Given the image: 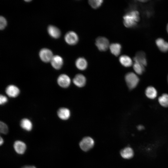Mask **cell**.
Segmentation results:
<instances>
[{"instance_id": "obj_1", "label": "cell", "mask_w": 168, "mask_h": 168, "mask_svg": "<svg viewBox=\"0 0 168 168\" xmlns=\"http://www.w3.org/2000/svg\"><path fill=\"white\" fill-rule=\"evenodd\" d=\"M123 23L125 27H135L139 20V13L136 10H132L125 14L123 16Z\"/></svg>"}, {"instance_id": "obj_2", "label": "cell", "mask_w": 168, "mask_h": 168, "mask_svg": "<svg viewBox=\"0 0 168 168\" xmlns=\"http://www.w3.org/2000/svg\"><path fill=\"white\" fill-rule=\"evenodd\" d=\"M125 79L127 85L130 90L135 88L138 85L139 79L134 73L129 72L125 76Z\"/></svg>"}, {"instance_id": "obj_3", "label": "cell", "mask_w": 168, "mask_h": 168, "mask_svg": "<svg viewBox=\"0 0 168 168\" xmlns=\"http://www.w3.org/2000/svg\"><path fill=\"white\" fill-rule=\"evenodd\" d=\"M94 143V141L92 138L89 137H86L81 141L79 143V146L82 150L87 152L93 147Z\"/></svg>"}, {"instance_id": "obj_4", "label": "cell", "mask_w": 168, "mask_h": 168, "mask_svg": "<svg viewBox=\"0 0 168 168\" xmlns=\"http://www.w3.org/2000/svg\"><path fill=\"white\" fill-rule=\"evenodd\" d=\"M95 44L98 49L101 51L106 50L110 46L108 40L104 37H98L96 40Z\"/></svg>"}, {"instance_id": "obj_5", "label": "cell", "mask_w": 168, "mask_h": 168, "mask_svg": "<svg viewBox=\"0 0 168 168\" xmlns=\"http://www.w3.org/2000/svg\"><path fill=\"white\" fill-rule=\"evenodd\" d=\"M39 55L41 60L45 63L50 62L54 56L52 51L46 48L41 49L39 52Z\"/></svg>"}, {"instance_id": "obj_6", "label": "cell", "mask_w": 168, "mask_h": 168, "mask_svg": "<svg viewBox=\"0 0 168 168\" xmlns=\"http://www.w3.org/2000/svg\"><path fill=\"white\" fill-rule=\"evenodd\" d=\"M64 39L68 44L74 45L77 43L79 38L76 33L73 31H69L65 34Z\"/></svg>"}, {"instance_id": "obj_7", "label": "cell", "mask_w": 168, "mask_h": 168, "mask_svg": "<svg viewBox=\"0 0 168 168\" xmlns=\"http://www.w3.org/2000/svg\"><path fill=\"white\" fill-rule=\"evenodd\" d=\"M58 84L61 87L66 88L68 87L71 83V79L66 74H62L57 78Z\"/></svg>"}, {"instance_id": "obj_8", "label": "cell", "mask_w": 168, "mask_h": 168, "mask_svg": "<svg viewBox=\"0 0 168 168\" xmlns=\"http://www.w3.org/2000/svg\"><path fill=\"white\" fill-rule=\"evenodd\" d=\"M5 91L7 94L10 97L15 98L19 94V88L15 85H10L6 88Z\"/></svg>"}, {"instance_id": "obj_9", "label": "cell", "mask_w": 168, "mask_h": 168, "mask_svg": "<svg viewBox=\"0 0 168 168\" xmlns=\"http://www.w3.org/2000/svg\"><path fill=\"white\" fill-rule=\"evenodd\" d=\"M50 62L52 67L57 70L61 68L63 63V58L58 55H54Z\"/></svg>"}, {"instance_id": "obj_10", "label": "cell", "mask_w": 168, "mask_h": 168, "mask_svg": "<svg viewBox=\"0 0 168 168\" xmlns=\"http://www.w3.org/2000/svg\"><path fill=\"white\" fill-rule=\"evenodd\" d=\"M135 62L141 64L143 65L146 66L147 65V61L145 53L142 51H139L136 53L135 56L133 58Z\"/></svg>"}, {"instance_id": "obj_11", "label": "cell", "mask_w": 168, "mask_h": 168, "mask_svg": "<svg viewBox=\"0 0 168 168\" xmlns=\"http://www.w3.org/2000/svg\"><path fill=\"white\" fill-rule=\"evenodd\" d=\"M120 153L121 157L126 159H130L134 155L133 150L129 147H125L121 149Z\"/></svg>"}, {"instance_id": "obj_12", "label": "cell", "mask_w": 168, "mask_h": 168, "mask_svg": "<svg viewBox=\"0 0 168 168\" xmlns=\"http://www.w3.org/2000/svg\"><path fill=\"white\" fill-rule=\"evenodd\" d=\"M14 149L16 152L19 154H22L26 149V145L23 142L19 140L16 141L13 145Z\"/></svg>"}, {"instance_id": "obj_13", "label": "cell", "mask_w": 168, "mask_h": 168, "mask_svg": "<svg viewBox=\"0 0 168 168\" xmlns=\"http://www.w3.org/2000/svg\"><path fill=\"white\" fill-rule=\"evenodd\" d=\"M86 81V79L85 77L81 74L76 75L73 80L74 84L79 87L84 86L85 85Z\"/></svg>"}, {"instance_id": "obj_14", "label": "cell", "mask_w": 168, "mask_h": 168, "mask_svg": "<svg viewBox=\"0 0 168 168\" xmlns=\"http://www.w3.org/2000/svg\"><path fill=\"white\" fill-rule=\"evenodd\" d=\"M58 117L63 120L68 119L70 116V111L68 108L62 107L59 108L57 111Z\"/></svg>"}, {"instance_id": "obj_15", "label": "cell", "mask_w": 168, "mask_h": 168, "mask_svg": "<svg viewBox=\"0 0 168 168\" xmlns=\"http://www.w3.org/2000/svg\"><path fill=\"white\" fill-rule=\"evenodd\" d=\"M49 35L54 38H58L61 35V31L57 27L53 25H49L47 28Z\"/></svg>"}, {"instance_id": "obj_16", "label": "cell", "mask_w": 168, "mask_h": 168, "mask_svg": "<svg viewBox=\"0 0 168 168\" xmlns=\"http://www.w3.org/2000/svg\"><path fill=\"white\" fill-rule=\"evenodd\" d=\"M156 44L161 51L166 52L168 51V42L161 38H157L156 40Z\"/></svg>"}, {"instance_id": "obj_17", "label": "cell", "mask_w": 168, "mask_h": 168, "mask_svg": "<svg viewBox=\"0 0 168 168\" xmlns=\"http://www.w3.org/2000/svg\"><path fill=\"white\" fill-rule=\"evenodd\" d=\"M75 65L78 69L83 70L87 68V62L86 60L84 58L80 57L76 60Z\"/></svg>"}, {"instance_id": "obj_18", "label": "cell", "mask_w": 168, "mask_h": 168, "mask_svg": "<svg viewBox=\"0 0 168 168\" xmlns=\"http://www.w3.org/2000/svg\"><path fill=\"white\" fill-rule=\"evenodd\" d=\"M119 61L120 63L126 67H130L132 65V61L131 58L128 56L123 55L119 58Z\"/></svg>"}, {"instance_id": "obj_19", "label": "cell", "mask_w": 168, "mask_h": 168, "mask_svg": "<svg viewBox=\"0 0 168 168\" xmlns=\"http://www.w3.org/2000/svg\"><path fill=\"white\" fill-rule=\"evenodd\" d=\"M145 94L147 97L153 99L156 97L157 91L154 87L150 86L147 87L146 89Z\"/></svg>"}, {"instance_id": "obj_20", "label": "cell", "mask_w": 168, "mask_h": 168, "mask_svg": "<svg viewBox=\"0 0 168 168\" xmlns=\"http://www.w3.org/2000/svg\"><path fill=\"white\" fill-rule=\"evenodd\" d=\"M21 127L27 131H30L32 128L33 125L31 121L28 119L24 118L21 121Z\"/></svg>"}, {"instance_id": "obj_21", "label": "cell", "mask_w": 168, "mask_h": 168, "mask_svg": "<svg viewBox=\"0 0 168 168\" xmlns=\"http://www.w3.org/2000/svg\"><path fill=\"white\" fill-rule=\"evenodd\" d=\"M109 47L111 53L114 55L118 56L120 54L121 49V46L119 44L112 43L110 45Z\"/></svg>"}, {"instance_id": "obj_22", "label": "cell", "mask_w": 168, "mask_h": 168, "mask_svg": "<svg viewBox=\"0 0 168 168\" xmlns=\"http://www.w3.org/2000/svg\"><path fill=\"white\" fill-rule=\"evenodd\" d=\"M158 100L159 104L163 107H168V94H163L159 97Z\"/></svg>"}, {"instance_id": "obj_23", "label": "cell", "mask_w": 168, "mask_h": 168, "mask_svg": "<svg viewBox=\"0 0 168 168\" xmlns=\"http://www.w3.org/2000/svg\"><path fill=\"white\" fill-rule=\"evenodd\" d=\"M133 68L138 74H142L145 71L144 66L139 63L135 62L133 65Z\"/></svg>"}, {"instance_id": "obj_24", "label": "cell", "mask_w": 168, "mask_h": 168, "mask_svg": "<svg viewBox=\"0 0 168 168\" xmlns=\"http://www.w3.org/2000/svg\"><path fill=\"white\" fill-rule=\"evenodd\" d=\"M103 2L101 0H90L88 2L90 5L94 9L99 7L102 4Z\"/></svg>"}, {"instance_id": "obj_25", "label": "cell", "mask_w": 168, "mask_h": 168, "mask_svg": "<svg viewBox=\"0 0 168 168\" xmlns=\"http://www.w3.org/2000/svg\"><path fill=\"white\" fill-rule=\"evenodd\" d=\"M0 131L1 133L6 134L8 132V128L7 124L3 122L0 123Z\"/></svg>"}, {"instance_id": "obj_26", "label": "cell", "mask_w": 168, "mask_h": 168, "mask_svg": "<svg viewBox=\"0 0 168 168\" xmlns=\"http://www.w3.org/2000/svg\"><path fill=\"white\" fill-rule=\"evenodd\" d=\"M7 21L6 18L2 16L0 17V30L3 29L7 25Z\"/></svg>"}, {"instance_id": "obj_27", "label": "cell", "mask_w": 168, "mask_h": 168, "mask_svg": "<svg viewBox=\"0 0 168 168\" xmlns=\"http://www.w3.org/2000/svg\"><path fill=\"white\" fill-rule=\"evenodd\" d=\"M8 101L7 97L3 95H1L0 96V104L1 105L6 103Z\"/></svg>"}, {"instance_id": "obj_28", "label": "cell", "mask_w": 168, "mask_h": 168, "mask_svg": "<svg viewBox=\"0 0 168 168\" xmlns=\"http://www.w3.org/2000/svg\"><path fill=\"white\" fill-rule=\"evenodd\" d=\"M137 128L138 129L139 131L142 130L144 128V127L143 126L141 125H138L137 126Z\"/></svg>"}, {"instance_id": "obj_29", "label": "cell", "mask_w": 168, "mask_h": 168, "mask_svg": "<svg viewBox=\"0 0 168 168\" xmlns=\"http://www.w3.org/2000/svg\"><path fill=\"white\" fill-rule=\"evenodd\" d=\"M22 168H36L35 166H26Z\"/></svg>"}, {"instance_id": "obj_30", "label": "cell", "mask_w": 168, "mask_h": 168, "mask_svg": "<svg viewBox=\"0 0 168 168\" xmlns=\"http://www.w3.org/2000/svg\"><path fill=\"white\" fill-rule=\"evenodd\" d=\"M3 139L1 137H0V145H2V144H3Z\"/></svg>"}, {"instance_id": "obj_31", "label": "cell", "mask_w": 168, "mask_h": 168, "mask_svg": "<svg viewBox=\"0 0 168 168\" xmlns=\"http://www.w3.org/2000/svg\"><path fill=\"white\" fill-rule=\"evenodd\" d=\"M166 29H167V32L168 33V23L167 25V27H166Z\"/></svg>"}, {"instance_id": "obj_32", "label": "cell", "mask_w": 168, "mask_h": 168, "mask_svg": "<svg viewBox=\"0 0 168 168\" xmlns=\"http://www.w3.org/2000/svg\"><path fill=\"white\" fill-rule=\"evenodd\" d=\"M139 1L141 2H146L147 1V0H140Z\"/></svg>"}, {"instance_id": "obj_33", "label": "cell", "mask_w": 168, "mask_h": 168, "mask_svg": "<svg viewBox=\"0 0 168 168\" xmlns=\"http://www.w3.org/2000/svg\"><path fill=\"white\" fill-rule=\"evenodd\" d=\"M167 81H168V77H167Z\"/></svg>"}]
</instances>
